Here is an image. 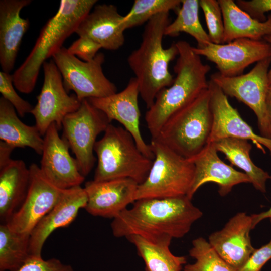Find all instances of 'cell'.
<instances>
[{
	"label": "cell",
	"mask_w": 271,
	"mask_h": 271,
	"mask_svg": "<svg viewBox=\"0 0 271 271\" xmlns=\"http://www.w3.org/2000/svg\"><path fill=\"white\" fill-rule=\"evenodd\" d=\"M187 195L137 200L130 209L111 223L115 237L136 235L153 243L170 245L173 238L184 237L203 215Z\"/></svg>",
	"instance_id": "cell-1"
},
{
	"label": "cell",
	"mask_w": 271,
	"mask_h": 271,
	"mask_svg": "<svg viewBox=\"0 0 271 271\" xmlns=\"http://www.w3.org/2000/svg\"><path fill=\"white\" fill-rule=\"evenodd\" d=\"M170 23L169 12L151 18L145 27L140 47L127 58L139 83L140 96L148 109L159 92L170 86L174 81L169 65L178 55V49L176 43L167 48L162 44L165 29Z\"/></svg>",
	"instance_id": "cell-2"
},
{
	"label": "cell",
	"mask_w": 271,
	"mask_h": 271,
	"mask_svg": "<svg viewBox=\"0 0 271 271\" xmlns=\"http://www.w3.org/2000/svg\"><path fill=\"white\" fill-rule=\"evenodd\" d=\"M178 57L174 67L176 74L172 85L157 95L148 109L145 121L152 138H156L168 119L209 87L207 74L210 70L187 41L176 42Z\"/></svg>",
	"instance_id": "cell-3"
},
{
	"label": "cell",
	"mask_w": 271,
	"mask_h": 271,
	"mask_svg": "<svg viewBox=\"0 0 271 271\" xmlns=\"http://www.w3.org/2000/svg\"><path fill=\"white\" fill-rule=\"evenodd\" d=\"M97 1L61 0L56 13L42 28L31 52L13 75L14 87L29 94L34 90L43 63L52 58L90 12Z\"/></svg>",
	"instance_id": "cell-4"
},
{
	"label": "cell",
	"mask_w": 271,
	"mask_h": 271,
	"mask_svg": "<svg viewBox=\"0 0 271 271\" xmlns=\"http://www.w3.org/2000/svg\"><path fill=\"white\" fill-rule=\"evenodd\" d=\"M97 158L93 180L129 178L141 184L146 179L153 160L139 149L124 128L110 123L94 149Z\"/></svg>",
	"instance_id": "cell-5"
},
{
	"label": "cell",
	"mask_w": 271,
	"mask_h": 271,
	"mask_svg": "<svg viewBox=\"0 0 271 271\" xmlns=\"http://www.w3.org/2000/svg\"><path fill=\"white\" fill-rule=\"evenodd\" d=\"M213 125L209 89L172 115L155 138L188 159L208 144Z\"/></svg>",
	"instance_id": "cell-6"
},
{
	"label": "cell",
	"mask_w": 271,
	"mask_h": 271,
	"mask_svg": "<svg viewBox=\"0 0 271 271\" xmlns=\"http://www.w3.org/2000/svg\"><path fill=\"white\" fill-rule=\"evenodd\" d=\"M149 145L154 158L146 179L138 185L136 201L187 196L194 177L193 163L157 139L151 138Z\"/></svg>",
	"instance_id": "cell-7"
},
{
	"label": "cell",
	"mask_w": 271,
	"mask_h": 271,
	"mask_svg": "<svg viewBox=\"0 0 271 271\" xmlns=\"http://www.w3.org/2000/svg\"><path fill=\"white\" fill-rule=\"evenodd\" d=\"M111 122L100 110L85 99L79 108L62 122V138L75 155L81 174L86 177L93 169L96 158L94 149L98 136Z\"/></svg>",
	"instance_id": "cell-8"
},
{
	"label": "cell",
	"mask_w": 271,
	"mask_h": 271,
	"mask_svg": "<svg viewBox=\"0 0 271 271\" xmlns=\"http://www.w3.org/2000/svg\"><path fill=\"white\" fill-rule=\"evenodd\" d=\"M51 58L61 74L67 92L73 91L80 101L90 98L104 97L117 92L115 85L103 73V53H98L93 60L86 62L62 47Z\"/></svg>",
	"instance_id": "cell-9"
},
{
	"label": "cell",
	"mask_w": 271,
	"mask_h": 271,
	"mask_svg": "<svg viewBox=\"0 0 271 271\" xmlns=\"http://www.w3.org/2000/svg\"><path fill=\"white\" fill-rule=\"evenodd\" d=\"M271 57L257 62L248 73L226 77L216 72L210 80L227 95L235 97L248 106L255 113L260 135L271 139V125L268 118L266 98L269 86L268 73Z\"/></svg>",
	"instance_id": "cell-10"
},
{
	"label": "cell",
	"mask_w": 271,
	"mask_h": 271,
	"mask_svg": "<svg viewBox=\"0 0 271 271\" xmlns=\"http://www.w3.org/2000/svg\"><path fill=\"white\" fill-rule=\"evenodd\" d=\"M44 82L37 102L31 111L35 125L42 136L53 123L62 129V122L68 114L76 111L81 101L75 94L69 95L66 90L61 74L51 58L42 66Z\"/></svg>",
	"instance_id": "cell-11"
},
{
	"label": "cell",
	"mask_w": 271,
	"mask_h": 271,
	"mask_svg": "<svg viewBox=\"0 0 271 271\" xmlns=\"http://www.w3.org/2000/svg\"><path fill=\"white\" fill-rule=\"evenodd\" d=\"M192 49L196 54L214 63L218 72L226 77L242 75L250 65L271 57V45L264 40L238 38L228 43H210Z\"/></svg>",
	"instance_id": "cell-12"
},
{
	"label": "cell",
	"mask_w": 271,
	"mask_h": 271,
	"mask_svg": "<svg viewBox=\"0 0 271 271\" xmlns=\"http://www.w3.org/2000/svg\"><path fill=\"white\" fill-rule=\"evenodd\" d=\"M29 168L30 181L26 197L6 223L13 230L30 235L41 219L53 207L64 190L50 183L35 163Z\"/></svg>",
	"instance_id": "cell-13"
},
{
	"label": "cell",
	"mask_w": 271,
	"mask_h": 271,
	"mask_svg": "<svg viewBox=\"0 0 271 271\" xmlns=\"http://www.w3.org/2000/svg\"><path fill=\"white\" fill-rule=\"evenodd\" d=\"M59 130L55 123L47 130L39 168L50 183L65 190L80 186L85 177L80 173L76 159L70 155L69 146L59 136Z\"/></svg>",
	"instance_id": "cell-14"
},
{
	"label": "cell",
	"mask_w": 271,
	"mask_h": 271,
	"mask_svg": "<svg viewBox=\"0 0 271 271\" xmlns=\"http://www.w3.org/2000/svg\"><path fill=\"white\" fill-rule=\"evenodd\" d=\"M139 95L138 80L136 77H132L121 91L106 97L90 98L88 100L101 111L111 122L116 120L121 124L133 137L141 152L153 160L154 156L150 146L144 141L141 132Z\"/></svg>",
	"instance_id": "cell-15"
},
{
	"label": "cell",
	"mask_w": 271,
	"mask_h": 271,
	"mask_svg": "<svg viewBox=\"0 0 271 271\" xmlns=\"http://www.w3.org/2000/svg\"><path fill=\"white\" fill-rule=\"evenodd\" d=\"M209 89L213 125L208 143L227 138L250 140L263 152L265 147L271 154V139L255 133L230 104L227 96L211 80Z\"/></svg>",
	"instance_id": "cell-16"
},
{
	"label": "cell",
	"mask_w": 271,
	"mask_h": 271,
	"mask_svg": "<svg viewBox=\"0 0 271 271\" xmlns=\"http://www.w3.org/2000/svg\"><path fill=\"white\" fill-rule=\"evenodd\" d=\"M138 183L129 178L86 182V211L94 216L114 218L136 201Z\"/></svg>",
	"instance_id": "cell-17"
},
{
	"label": "cell",
	"mask_w": 271,
	"mask_h": 271,
	"mask_svg": "<svg viewBox=\"0 0 271 271\" xmlns=\"http://www.w3.org/2000/svg\"><path fill=\"white\" fill-rule=\"evenodd\" d=\"M252 229L251 216L239 212L222 229L211 233L208 242L227 263L238 271L256 249L250 237Z\"/></svg>",
	"instance_id": "cell-18"
},
{
	"label": "cell",
	"mask_w": 271,
	"mask_h": 271,
	"mask_svg": "<svg viewBox=\"0 0 271 271\" xmlns=\"http://www.w3.org/2000/svg\"><path fill=\"white\" fill-rule=\"evenodd\" d=\"M87 202L86 191L81 186L64 190L56 204L30 234V255L41 256L42 248L49 236L56 229L70 224L79 210L85 208Z\"/></svg>",
	"instance_id": "cell-19"
},
{
	"label": "cell",
	"mask_w": 271,
	"mask_h": 271,
	"mask_svg": "<svg viewBox=\"0 0 271 271\" xmlns=\"http://www.w3.org/2000/svg\"><path fill=\"white\" fill-rule=\"evenodd\" d=\"M190 160L195 167L193 182L187 196L192 199L194 194L203 184L214 182L218 186V193L225 196L233 187L241 183H250L248 176L226 164L218 156L214 143H209Z\"/></svg>",
	"instance_id": "cell-20"
},
{
	"label": "cell",
	"mask_w": 271,
	"mask_h": 271,
	"mask_svg": "<svg viewBox=\"0 0 271 271\" xmlns=\"http://www.w3.org/2000/svg\"><path fill=\"white\" fill-rule=\"evenodd\" d=\"M123 18L115 6L97 5L81 21L75 33L93 40L102 48L116 50L124 43Z\"/></svg>",
	"instance_id": "cell-21"
},
{
	"label": "cell",
	"mask_w": 271,
	"mask_h": 271,
	"mask_svg": "<svg viewBox=\"0 0 271 271\" xmlns=\"http://www.w3.org/2000/svg\"><path fill=\"white\" fill-rule=\"evenodd\" d=\"M31 0L0 1V64L2 71L13 69L23 36L29 26L28 19L20 16Z\"/></svg>",
	"instance_id": "cell-22"
},
{
	"label": "cell",
	"mask_w": 271,
	"mask_h": 271,
	"mask_svg": "<svg viewBox=\"0 0 271 271\" xmlns=\"http://www.w3.org/2000/svg\"><path fill=\"white\" fill-rule=\"evenodd\" d=\"M30 181V170L22 160L12 159L0 168V218L7 223L24 201Z\"/></svg>",
	"instance_id": "cell-23"
},
{
	"label": "cell",
	"mask_w": 271,
	"mask_h": 271,
	"mask_svg": "<svg viewBox=\"0 0 271 271\" xmlns=\"http://www.w3.org/2000/svg\"><path fill=\"white\" fill-rule=\"evenodd\" d=\"M223 18L224 44L238 38L262 40L271 35V15L259 21L240 9L233 0H218Z\"/></svg>",
	"instance_id": "cell-24"
},
{
	"label": "cell",
	"mask_w": 271,
	"mask_h": 271,
	"mask_svg": "<svg viewBox=\"0 0 271 271\" xmlns=\"http://www.w3.org/2000/svg\"><path fill=\"white\" fill-rule=\"evenodd\" d=\"M38 129L23 123L18 117L13 105L0 98V139L16 148L29 147L42 155L44 138Z\"/></svg>",
	"instance_id": "cell-25"
},
{
	"label": "cell",
	"mask_w": 271,
	"mask_h": 271,
	"mask_svg": "<svg viewBox=\"0 0 271 271\" xmlns=\"http://www.w3.org/2000/svg\"><path fill=\"white\" fill-rule=\"evenodd\" d=\"M213 143L218 152H222L232 165L244 171L256 190L266 192V183L271 176L252 161L250 156L252 145L248 140L227 138Z\"/></svg>",
	"instance_id": "cell-26"
},
{
	"label": "cell",
	"mask_w": 271,
	"mask_h": 271,
	"mask_svg": "<svg viewBox=\"0 0 271 271\" xmlns=\"http://www.w3.org/2000/svg\"><path fill=\"white\" fill-rule=\"evenodd\" d=\"M127 240L136 247L144 260L145 271H181L187 262L183 256H176L170 251V245L153 243L139 235H130Z\"/></svg>",
	"instance_id": "cell-27"
},
{
	"label": "cell",
	"mask_w": 271,
	"mask_h": 271,
	"mask_svg": "<svg viewBox=\"0 0 271 271\" xmlns=\"http://www.w3.org/2000/svg\"><path fill=\"white\" fill-rule=\"evenodd\" d=\"M30 235L12 229L6 223L0 225V271H16L31 256Z\"/></svg>",
	"instance_id": "cell-28"
},
{
	"label": "cell",
	"mask_w": 271,
	"mask_h": 271,
	"mask_svg": "<svg viewBox=\"0 0 271 271\" xmlns=\"http://www.w3.org/2000/svg\"><path fill=\"white\" fill-rule=\"evenodd\" d=\"M198 0H182L176 12L177 17L170 23L165 30V35L177 36L181 32L192 36L198 48H203L211 43L208 33L203 29L199 19Z\"/></svg>",
	"instance_id": "cell-29"
},
{
	"label": "cell",
	"mask_w": 271,
	"mask_h": 271,
	"mask_svg": "<svg viewBox=\"0 0 271 271\" xmlns=\"http://www.w3.org/2000/svg\"><path fill=\"white\" fill-rule=\"evenodd\" d=\"M189 255L196 260L184 266V271H237L227 263L203 237L192 241Z\"/></svg>",
	"instance_id": "cell-30"
},
{
	"label": "cell",
	"mask_w": 271,
	"mask_h": 271,
	"mask_svg": "<svg viewBox=\"0 0 271 271\" xmlns=\"http://www.w3.org/2000/svg\"><path fill=\"white\" fill-rule=\"evenodd\" d=\"M181 5L180 0H136L129 11L123 16L125 30L141 25L153 16L171 10L176 13Z\"/></svg>",
	"instance_id": "cell-31"
},
{
	"label": "cell",
	"mask_w": 271,
	"mask_h": 271,
	"mask_svg": "<svg viewBox=\"0 0 271 271\" xmlns=\"http://www.w3.org/2000/svg\"><path fill=\"white\" fill-rule=\"evenodd\" d=\"M199 6L204 13L208 30V34L211 43L224 44V21L218 1L200 0Z\"/></svg>",
	"instance_id": "cell-32"
},
{
	"label": "cell",
	"mask_w": 271,
	"mask_h": 271,
	"mask_svg": "<svg viewBox=\"0 0 271 271\" xmlns=\"http://www.w3.org/2000/svg\"><path fill=\"white\" fill-rule=\"evenodd\" d=\"M13 75L0 72V92L2 97L14 107L18 115L22 117L30 113L33 107L29 102L21 98L14 89Z\"/></svg>",
	"instance_id": "cell-33"
},
{
	"label": "cell",
	"mask_w": 271,
	"mask_h": 271,
	"mask_svg": "<svg viewBox=\"0 0 271 271\" xmlns=\"http://www.w3.org/2000/svg\"><path fill=\"white\" fill-rule=\"evenodd\" d=\"M16 271H74L69 264L53 258L44 260L42 256H31Z\"/></svg>",
	"instance_id": "cell-34"
},
{
	"label": "cell",
	"mask_w": 271,
	"mask_h": 271,
	"mask_svg": "<svg viewBox=\"0 0 271 271\" xmlns=\"http://www.w3.org/2000/svg\"><path fill=\"white\" fill-rule=\"evenodd\" d=\"M101 46L93 40L85 37H79L67 48L69 53L83 61L93 60Z\"/></svg>",
	"instance_id": "cell-35"
},
{
	"label": "cell",
	"mask_w": 271,
	"mask_h": 271,
	"mask_svg": "<svg viewBox=\"0 0 271 271\" xmlns=\"http://www.w3.org/2000/svg\"><path fill=\"white\" fill-rule=\"evenodd\" d=\"M235 3L251 17L260 22L265 21L267 19L265 13L271 11V0H238Z\"/></svg>",
	"instance_id": "cell-36"
},
{
	"label": "cell",
	"mask_w": 271,
	"mask_h": 271,
	"mask_svg": "<svg viewBox=\"0 0 271 271\" xmlns=\"http://www.w3.org/2000/svg\"><path fill=\"white\" fill-rule=\"evenodd\" d=\"M271 259V240L266 245L256 249L244 265L238 271H261Z\"/></svg>",
	"instance_id": "cell-37"
},
{
	"label": "cell",
	"mask_w": 271,
	"mask_h": 271,
	"mask_svg": "<svg viewBox=\"0 0 271 271\" xmlns=\"http://www.w3.org/2000/svg\"><path fill=\"white\" fill-rule=\"evenodd\" d=\"M15 148L6 143L0 142V168L12 160L11 155Z\"/></svg>",
	"instance_id": "cell-38"
},
{
	"label": "cell",
	"mask_w": 271,
	"mask_h": 271,
	"mask_svg": "<svg viewBox=\"0 0 271 271\" xmlns=\"http://www.w3.org/2000/svg\"><path fill=\"white\" fill-rule=\"evenodd\" d=\"M251 217L253 229L258 223L263 219L271 218V207L267 211L258 214H253L251 215Z\"/></svg>",
	"instance_id": "cell-39"
},
{
	"label": "cell",
	"mask_w": 271,
	"mask_h": 271,
	"mask_svg": "<svg viewBox=\"0 0 271 271\" xmlns=\"http://www.w3.org/2000/svg\"><path fill=\"white\" fill-rule=\"evenodd\" d=\"M266 108L269 121L271 125V84H270L269 86L267 93L266 98Z\"/></svg>",
	"instance_id": "cell-40"
},
{
	"label": "cell",
	"mask_w": 271,
	"mask_h": 271,
	"mask_svg": "<svg viewBox=\"0 0 271 271\" xmlns=\"http://www.w3.org/2000/svg\"><path fill=\"white\" fill-rule=\"evenodd\" d=\"M263 39L271 45V35L265 36L263 38ZM268 77L269 83L270 85L271 84V67L269 68V70L268 71Z\"/></svg>",
	"instance_id": "cell-41"
},
{
	"label": "cell",
	"mask_w": 271,
	"mask_h": 271,
	"mask_svg": "<svg viewBox=\"0 0 271 271\" xmlns=\"http://www.w3.org/2000/svg\"><path fill=\"white\" fill-rule=\"evenodd\" d=\"M270 222H271V218H270Z\"/></svg>",
	"instance_id": "cell-42"
}]
</instances>
